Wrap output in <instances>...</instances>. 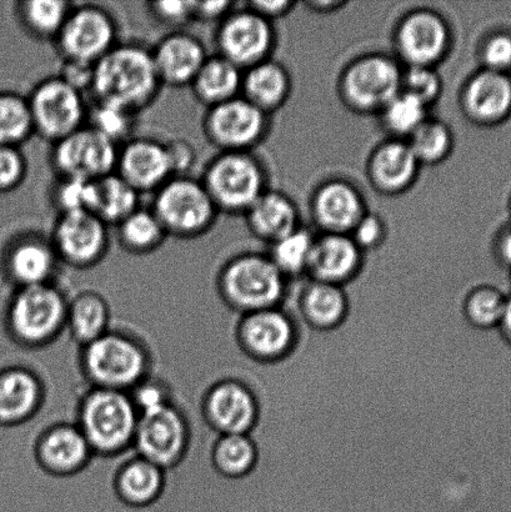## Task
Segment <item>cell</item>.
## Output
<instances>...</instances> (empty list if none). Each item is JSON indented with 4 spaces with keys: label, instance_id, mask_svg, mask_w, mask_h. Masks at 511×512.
Masks as SVG:
<instances>
[{
    "label": "cell",
    "instance_id": "obj_1",
    "mask_svg": "<svg viewBox=\"0 0 511 512\" xmlns=\"http://www.w3.org/2000/svg\"><path fill=\"white\" fill-rule=\"evenodd\" d=\"M162 88L152 49L139 43H118L94 65L89 93L93 102L138 114L157 100Z\"/></svg>",
    "mask_w": 511,
    "mask_h": 512
},
{
    "label": "cell",
    "instance_id": "obj_2",
    "mask_svg": "<svg viewBox=\"0 0 511 512\" xmlns=\"http://www.w3.org/2000/svg\"><path fill=\"white\" fill-rule=\"evenodd\" d=\"M153 366V351L147 341L128 329L112 326L79 348V373L89 388L129 393L153 374Z\"/></svg>",
    "mask_w": 511,
    "mask_h": 512
},
{
    "label": "cell",
    "instance_id": "obj_3",
    "mask_svg": "<svg viewBox=\"0 0 511 512\" xmlns=\"http://www.w3.org/2000/svg\"><path fill=\"white\" fill-rule=\"evenodd\" d=\"M74 423L95 458L114 459L133 450L139 414L128 393L88 386L75 406Z\"/></svg>",
    "mask_w": 511,
    "mask_h": 512
},
{
    "label": "cell",
    "instance_id": "obj_4",
    "mask_svg": "<svg viewBox=\"0 0 511 512\" xmlns=\"http://www.w3.org/2000/svg\"><path fill=\"white\" fill-rule=\"evenodd\" d=\"M68 301L57 283L15 289L4 309L5 334L24 350L48 348L67 331Z\"/></svg>",
    "mask_w": 511,
    "mask_h": 512
},
{
    "label": "cell",
    "instance_id": "obj_5",
    "mask_svg": "<svg viewBox=\"0 0 511 512\" xmlns=\"http://www.w3.org/2000/svg\"><path fill=\"white\" fill-rule=\"evenodd\" d=\"M220 300L240 315L279 308L287 278L268 255L244 253L229 259L218 271Z\"/></svg>",
    "mask_w": 511,
    "mask_h": 512
},
{
    "label": "cell",
    "instance_id": "obj_6",
    "mask_svg": "<svg viewBox=\"0 0 511 512\" xmlns=\"http://www.w3.org/2000/svg\"><path fill=\"white\" fill-rule=\"evenodd\" d=\"M200 180L220 214L244 215L267 190L263 165L250 152L218 153Z\"/></svg>",
    "mask_w": 511,
    "mask_h": 512
},
{
    "label": "cell",
    "instance_id": "obj_7",
    "mask_svg": "<svg viewBox=\"0 0 511 512\" xmlns=\"http://www.w3.org/2000/svg\"><path fill=\"white\" fill-rule=\"evenodd\" d=\"M168 237L195 239L212 230L219 212L202 180L173 177L154 193L152 208Z\"/></svg>",
    "mask_w": 511,
    "mask_h": 512
},
{
    "label": "cell",
    "instance_id": "obj_8",
    "mask_svg": "<svg viewBox=\"0 0 511 512\" xmlns=\"http://www.w3.org/2000/svg\"><path fill=\"white\" fill-rule=\"evenodd\" d=\"M402 77L403 69L389 55H363L340 75V98L355 113L379 114L402 92Z\"/></svg>",
    "mask_w": 511,
    "mask_h": 512
},
{
    "label": "cell",
    "instance_id": "obj_9",
    "mask_svg": "<svg viewBox=\"0 0 511 512\" xmlns=\"http://www.w3.org/2000/svg\"><path fill=\"white\" fill-rule=\"evenodd\" d=\"M34 134L55 144L87 125L88 104L84 93L63 78L40 80L27 97Z\"/></svg>",
    "mask_w": 511,
    "mask_h": 512
},
{
    "label": "cell",
    "instance_id": "obj_10",
    "mask_svg": "<svg viewBox=\"0 0 511 512\" xmlns=\"http://www.w3.org/2000/svg\"><path fill=\"white\" fill-rule=\"evenodd\" d=\"M54 44L63 62L94 67L118 44V24L98 4L73 5Z\"/></svg>",
    "mask_w": 511,
    "mask_h": 512
},
{
    "label": "cell",
    "instance_id": "obj_11",
    "mask_svg": "<svg viewBox=\"0 0 511 512\" xmlns=\"http://www.w3.org/2000/svg\"><path fill=\"white\" fill-rule=\"evenodd\" d=\"M192 439V424L184 410L175 403L139 416L133 450L134 454L169 471L187 459Z\"/></svg>",
    "mask_w": 511,
    "mask_h": 512
},
{
    "label": "cell",
    "instance_id": "obj_12",
    "mask_svg": "<svg viewBox=\"0 0 511 512\" xmlns=\"http://www.w3.org/2000/svg\"><path fill=\"white\" fill-rule=\"evenodd\" d=\"M274 44L273 23L247 5L228 14L215 32L217 54L243 72L270 59Z\"/></svg>",
    "mask_w": 511,
    "mask_h": 512
},
{
    "label": "cell",
    "instance_id": "obj_13",
    "mask_svg": "<svg viewBox=\"0 0 511 512\" xmlns=\"http://www.w3.org/2000/svg\"><path fill=\"white\" fill-rule=\"evenodd\" d=\"M268 117L240 95L207 109L203 133L219 153L250 152L267 134Z\"/></svg>",
    "mask_w": 511,
    "mask_h": 512
},
{
    "label": "cell",
    "instance_id": "obj_14",
    "mask_svg": "<svg viewBox=\"0 0 511 512\" xmlns=\"http://www.w3.org/2000/svg\"><path fill=\"white\" fill-rule=\"evenodd\" d=\"M118 152L117 144L85 125L53 144L50 163L59 179L94 182L115 172Z\"/></svg>",
    "mask_w": 511,
    "mask_h": 512
},
{
    "label": "cell",
    "instance_id": "obj_15",
    "mask_svg": "<svg viewBox=\"0 0 511 512\" xmlns=\"http://www.w3.org/2000/svg\"><path fill=\"white\" fill-rule=\"evenodd\" d=\"M109 227L93 213L59 214L50 242L60 264L77 270H88L102 263L108 254Z\"/></svg>",
    "mask_w": 511,
    "mask_h": 512
},
{
    "label": "cell",
    "instance_id": "obj_16",
    "mask_svg": "<svg viewBox=\"0 0 511 512\" xmlns=\"http://www.w3.org/2000/svg\"><path fill=\"white\" fill-rule=\"evenodd\" d=\"M200 414L210 430L219 435L252 433L259 420L257 396L242 380L223 378L205 389Z\"/></svg>",
    "mask_w": 511,
    "mask_h": 512
},
{
    "label": "cell",
    "instance_id": "obj_17",
    "mask_svg": "<svg viewBox=\"0 0 511 512\" xmlns=\"http://www.w3.org/2000/svg\"><path fill=\"white\" fill-rule=\"evenodd\" d=\"M394 38L399 58L408 67L435 68L449 53L452 30L434 10L415 9L400 19Z\"/></svg>",
    "mask_w": 511,
    "mask_h": 512
},
{
    "label": "cell",
    "instance_id": "obj_18",
    "mask_svg": "<svg viewBox=\"0 0 511 512\" xmlns=\"http://www.w3.org/2000/svg\"><path fill=\"white\" fill-rule=\"evenodd\" d=\"M33 458L44 474L67 479L87 470L95 456L74 421H57L35 438Z\"/></svg>",
    "mask_w": 511,
    "mask_h": 512
},
{
    "label": "cell",
    "instance_id": "obj_19",
    "mask_svg": "<svg viewBox=\"0 0 511 512\" xmlns=\"http://www.w3.org/2000/svg\"><path fill=\"white\" fill-rule=\"evenodd\" d=\"M235 340L248 358L259 363H275L287 358L297 343V328L279 308L240 316Z\"/></svg>",
    "mask_w": 511,
    "mask_h": 512
},
{
    "label": "cell",
    "instance_id": "obj_20",
    "mask_svg": "<svg viewBox=\"0 0 511 512\" xmlns=\"http://www.w3.org/2000/svg\"><path fill=\"white\" fill-rule=\"evenodd\" d=\"M42 375L30 366L13 364L0 369V426L17 428L32 421L47 403Z\"/></svg>",
    "mask_w": 511,
    "mask_h": 512
},
{
    "label": "cell",
    "instance_id": "obj_21",
    "mask_svg": "<svg viewBox=\"0 0 511 512\" xmlns=\"http://www.w3.org/2000/svg\"><path fill=\"white\" fill-rule=\"evenodd\" d=\"M115 173L139 194L155 193L174 177L167 142L142 137L120 145Z\"/></svg>",
    "mask_w": 511,
    "mask_h": 512
},
{
    "label": "cell",
    "instance_id": "obj_22",
    "mask_svg": "<svg viewBox=\"0 0 511 512\" xmlns=\"http://www.w3.org/2000/svg\"><path fill=\"white\" fill-rule=\"evenodd\" d=\"M2 265L5 280L15 290L55 283L60 261L49 238L29 233L13 240Z\"/></svg>",
    "mask_w": 511,
    "mask_h": 512
},
{
    "label": "cell",
    "instance_id": "obj_23",
    "mask_svg": "<svg viewBox=\"0 0 511 512\" xmlns=\"http://www.w3.org/2000/svg\"><path fill=\"white\" fill-rule=\"evenodd\" d=\"M462 110L480 127H498L511 118V75L480 68L464 84Z\"/></svg>",
    "mask_w": 511,
    "mask_h": 512
},
{
    "label": "cell",
    "instance_id": "obj_24",
    "mask_svg": "<svg viewBox=\"0 0 511 512\" xmlns=\"http://www.w3.org/2000/svg\"><path fill=\"white\" fill-rule=\"evenodd\" d=\"M310 209L314 223L325 234L349 235L368 213L363 194L344 179H332L320 185Z\"/></svg>",
    "mask_w": 511,
    "mask_h": 512
},
{
    "label": "cell",
    "instance_id": "obj_25",
    "mask_svg": "<svg viewBox=\"0 0 511 512\" xmlns=\"http://www.w3.org/2000/svg\"><path fill=\"white\" fill-rule=\"evenodd\" d=\"M153 62L163 87H190L208 59L207 48L195 35L175 30L152 48Z\"/></svg>",
    "mask_w": 511,
    "mask_h": 512
},
{
    "label": "cell",
    "instance_id": "obj_26",
    "mask_svg": "<svg viewBox=\"0 0 511 512\" xmlns=\"http://www.w3.org/2000/svg\"><path fill=\"white\" fill-rule=\"evenodd\" d=\"M167 473L152 461L134 454L124 460L113 476L115 500L124 509L142 511L154 508L163 499Z\"/></svg>",
    "mask_w": 511,
    "mask_h": 512
},
{
    "label": "cell",
    "instance_id": "obj_27",
    "mask_svg": "<svg viewBox=\"0 0 511 512\" xmlns=\"http://www.w3.org/2000/svg\"><path fill=\"white\" fill-rule=\"evenodd\" d=\"M420 167L407 140L390 138L370 154L367 174L377 192L400 195L417 182Z\"/></svg>",
    "mask_w": 511,
    "mask_h": 512
},
{
    "label": "cell",
    "instance_id": "obj_28",
    "mask_svg": "<svg viewBox=\"0 0 511 512\" xmlns=\"http://www.w3.org/2000/svg\"><path fill=\"white\" fill-rule=\"evenodd\" d=\"M362 250L347 234L315 237L308 275L312 280L343 286L362 270Z\"/></svg>",
    "mask_w": 511,
    "mask_h": 512
},
{
    "label": "cell",
    "instance_id": "obj_29",
    "mask_svg": "<svg viewBox=\"0 0 511 512\" xmlns=\"http://www.w3.org/2000/svg\"><path fill=\"white\" fill-rule=\"evenodd\" d=\"M249 232L269 245L300 227L297 205L284 193L265 190L244 214Z\"/></svg>",
    "mask_w": 511,
    "mask_h": 512
},
{
    "label": "cell",
    "instance_id": "obj_30",
    "mask_svg": "<svg viewBox=\"0 0 511 512\" xmlns=\"http://www.w3.org/2000/svg\"><path fill=\"white\" fill-rule=\"evenodd\" d=\"M112 328V310L103 294L83 290L69 298L67 331L70 338L82 348Z\"/></svg>",
    "mask_w": 511,
    "mask_h": 512
},
{
    "label": "cell",
    "instance_id": "obj_31",
    "mask_svg": "<svg viewBox=\"0 0 511 512\" xmlns=\"http://www.w3.org/2000/svg\"><path fill=\"white\" fill-rule=\"evenodd\" d=\"M292 92L287 69L272 59L254 65L243 73L242 97L254 107L270 114L282 108Z\"/></svg>",
    "mask_w": 511,
    "mask_h": 512
},
{
    "label": "cell",
    "instance_id": "obj_32",
    "mask_svg": "<svg viewBox=\"0 0 511 512\" xmlns=\"http://www.w3.org/2000/svg\"><path fill=\"white\" fill-rule=\"evenodd\" d=\"M243 70L220 55H209L190 88L205 108L229 102L242 93Z\"/></svg>",
    "mask_w": 511,
    "mask_h": 512
},
{
    "label": "cell",
    "instance_id": "obj_33",
    "mask_svg": "<svg viewBox=\"0 0 511 512\" xmlns=\"http://www.w3.org/2000/svg\"><path fill=\"white\" fill-rule=\"evenodd\" d=\"M139 199L140 194L137 190L114 172L92 182L89 212L108 227H117L140 208Z\"/></svg>",
    "mask_w": 511,
    "mask_h": 512
},
{
    "label": "cell",
    "instance_id": "obj_34",
    "mask_svg": "<svg viewBox=\"0 0 511 512\" xmlns=\"http://www.w3.org/2000/svg\"><path fill=\"white\" fill-rule=\"evenodd\" d=\"M300 309L314 328L332 330L347 318L349 304L343 286L312 280L303 290Z\"/></svg>",
    "mask_w": 511,
    "mask_h": 512
},
{
    "label": "cell",
    "instance_id": "obj_35",
    "mask_svg": "<svg viewBox=\"0 0 511 512\" xmlns=\"http://www.w3.org/2000/svg\"><path fill=\"white\" fill-rule=\"evenodd\" d=\"M257 444L248 434L219 435L210 450V463L225 479L248 476L258 464Z\"/></svg>",
    "mask_w": 511,
    "mask_h": 512
},
{
    "label": "cell",
    "instance_id": "obj_36",
    "mask_svg": "<svg viewBox=\"0 0 511 512\" xmlns=\"http://www.w3.org/2000/svg\"><path fill=\"white\" fill-rule=\"evenodd\" d=\"M73 5L67 0H24L17 4L15 12L30 37L54 43Z\"/></svg>",
    "mask_w": 511,
    "mask_h": 512
},
{
    "label": "cell",
    "instance_id": "obj_37",
    "mask_svg": "<svg viewBox=\"0 0 511 512\" xmlns=\"http://www.w3.org/2000/svg\"><path fill=\"white\" fill-rule=\"evenodd\" d=\"M115 229L120 247L133 255L157 252L168 238L152 209L138 208Z\"/></svg>",
    "mask_w": 511,
    "mask_h": 512
},
{
    "label": "cell",
    "instance_id": "obj_38",
    "mask_svg": "<svg viewBox=\"0 0 511 512\" xmlns=\"http://www.w3.org/2000/svg\"><path fill=\"white\" fill-rule=\"evenodd\" d=\"M420 165H437L449 158L454 148V135L447 123L437 118L424 123L407 139Z\"/></svg>",
    "mask_w": 511,
    "mask_h": 512
},
{
    "label": "cell",
    "instance_id": "obj_39",
    "mask_svg": "<svg viewBox=\"0 0 511 512\" xmlns=\"http://www.w3.org/2000/svg\"><path fill=\"white\" fill-rule=\"evenodd\" d=\"M314 240L308 229L299 227L270 245L269 259L287 279L307 274Z\"/></svg>",
    "mask_w": 511,
    "mask_h": 512
},
{
    "label": "cell",
    "instance_id": "obj_40",
    "mask_svg": "<svg viewBox=\"0 0 511 512\" xmlns=\"http://www.w3.org/2000/svg\"><path fill=\"white\" fill-rule=\"evenodd\" d=\"M34 135L32 114L27 97L0 93V145L20 147Z\"/></svg>",
    "mask_w": 511,
    "mask_h": 512
},
{
    "label": "cell",
    "instance_id": "obj_41",
    "mask_svg": "<svg viewBox=\"0 0 511 512\" xmlns=\"http://www.w3.org/2000/svg\"><path fill=\"white\" fill-rule=\"evenodd\" d=\"M428 109L418 99L400 92L379 115L390 138L407 140L429 117Z\"/></svg>",
    "mask_w": 511,
    "mask_h": 512
},
{
    "label": "cell",
    "instance_id": "obj_42",
    "mask_svg": "<svg viewBox=\"0 0 511 512\" xmlns=\"http://www.w3.org/2000/svg\"><path fill=\"white\" fill-rule=\"evenodd\" d=\"M508 296L492 285L473 289L465 299L464 313L475 328L490 330L499 328Z\"/></svg>",
    "mask_w": 511,
    "mask_h": 512
},
{
    "label": "cell",
    "instance_id": "obj_43",
    "mask_svg": "<svg viewBox=\"0 0 511 512\" xmlns=\"http://www.w3.org/2000/svg\"><path fill=\"white\" fill-rule=\"evenodd\" d=\"M135 117L137 114L115 105L93 102L88 105L87 127L120 147L132 139Z\"/></svg>",
    "mask_w": 511,
    "mask_h": 512
},
{
    "label": "cell",
    "instance_id": "obj_44",
    "mask_svg": "<svg viewBox=\"0 0 511 512\" xmlns=\"http://www.w3.org/2000/svg\"><path fill=\"white\" fill-rule=\"evenodd\" d=\"M402 92L430 108L443 92L442 78L435 68L408 67L403 70Z\"/></svg>",
    "mask_w": 511,
    "mask_h": 512
},
{
    "label": "cell",
    "instance_id": "obj_45",
    "mask_svg": "<svg viewBox=\"0 0 511 512\" xmlns=\"http://www.w3.org/2000/svg\"><path fill=\"white\" fill-rule=\"evenodd\" d=\"M128 394L139 416L154 413L175 404L173 390L168 381L154 374L140 381Z\"/></svg>",
    "mask_w": 511,
    "mask_h": 512
},
{
    "label": "cell",
    "instance_id": "obj_46",
    "mask_svg": "<svg viewBox=\"0 0 511 512\" xmlns=\"http://www.w3.org/2000/svg\"><path fill=\"white\" fill-rule=\"evenodd\" d=\"M479 59L483 69L511 75V30L489 33L480 44Z\"/></svg>",
    "mask_w": 511,
    "mask_h": 512
},
{
    "label": "cell",
    "instance_id": "obj_47",
    "mask_svg": "<svg viewBox=\"0 0 511 512\" xmlns=\"http://www.w3.org/2000/svg\"><path fill=\"white\" fill-rule=\"evenodd\" d=\"M92 182L78 179H58L54 188L53 202L59 214L83 212L90 208Z\"/></svg>",
    "mask_w": 511,
    "mask_h": 512
},
{
    "label": "cell",
    "instance_id": "obj_48",
    "mask_svg": "<svg viewBox=\"0 0 511 512\" xmlns=\"http://www.w3.org/2000/svg\"><path fill=\"white\" fill-rule=\"evenodd\" d=\"M27 173L28 163L22 150L12 145H0V193L18 189Z\"/></svg>",
    "mask_w": 511,
    "mask_h": 512
},
{
    "label": "cell",
    "instance_id": "obj_49",
    "mask_svg": "<svg viewBox=\"0 0 511 512\" xmlns=\"http://www.w3.org/2000/svg\"><path fill=\"white\" fill-rule=\"evenodd\" d=\"M193 0L148 3L149 13L160 24L179 30L194 20Z\"/></svg>",
    "mask_w": 511,
    "mask_h": 512
},
{
    "label": "cell",
    "instance_id": "obj_50",
    "mask_svg": "<svg viewBox=\"0 0 511 512\" xmlns=\"http://www.w3.org/2000/svg\"><path fill=\"white\" fill-rule=\"evenodd\" d=\"M349 235L358 248L365 253L382 247L387 239L388 229L378 214L368 212Z\"/></svg>",
    "mask_w": 511,
    "mask_h": 512
},
{
    "label": "cell",
    "instance_id": "obj_51",
    "mask_svg": "<svg viewBox=\"0 0 511 512\" xmlns=\"http://www.w3.org/2000/svg\"><path fill=\"white\" fill-rule=\"evenodd\" d=\"M170 163L174 177H184L193 168L197 154L192 143L184 139H173L167 142Z\"/></svg>",
    "mask_w": 511,
    "mask_h": 512
},
{
    "label": "cell",
    "instance_id": "obj_52",
    "mask_svg": "<svg viewBox=\"0 0 511 512\" xmlns=\"http://www.w3.org/2000/svg\"><path fill=\"white\" fill-rule=\"evenodd\" d=\"M235 3L227 2V0H219V2H195L194 3V20L203 23H217L227 17L235 9Z\"/></svg>",
    "mask_w": 511,
    "mask_h": 512
},
{
    "label": "cell",
    "instance_id": "obj_53",
    "mask_svg": "<svg viewBox=\"0 0 511 512\" xmlns=\"http://www.w3.org/2000/svg\"><path fill=\"white\" fill-rule=\"evenodd\" d=\"M249 9L254 10L260 17H263L273 23L274 19L283 18L294 7V3L288 0H255L247 4Z\"/></svg>",
    "mask_w": 511,
    "mask_h": 512
},
{
    "label": "cell",
    "instance_id": "obj_54",
    "mask_svg": "<svg viewBox=\"0 0 511 512\" xmlns=\"http://www.w3.org/2000/svg\"><path fill=\"white\" fill-rule=\"evenodd\" d=\"M495 258L500 264L511 269V223L499 230L497 238L494 240Z\"/></svg>",
    "mask_w": 511,
    "mask_h": 512
},
{
    "label": "cell",
    "instance_id": "obj_55",
    "mask_svg": "<svg viewBox=\"0 0 511 512\" xmlns=\"http://www.w3.org/2000/svg\"><path fill=\"white\" fill-rule=\"evenodd\" d=\"M498 329L505 341L511 345V295L508 296L507 305H505L503 318Z\"/></svg>",
    "mask_w": 511,
    "mask_h": 512
},
{
    "label": "cell",
    "instance_id": "obj_56",
    "mask_svg": "<svg viewBox=\"0 0 511 512\" xmlns=\"http://www.w3.org/2000/svg\"><path fill=\"white\" fill-rule=\"evenodd\" d=\"M347 3L339 2V0H317V2H309L307 3L310 9H313L314 12L319 13H327L334 12V10H338L343 8V5Z\"/></svg>",
    "mask_w": 511,
    "mask_h": 512
},
{
    "label": "cell",
    "instance_id": "obj_57",
    "mask_svg": "<svg viewBox=\"0 0 511 512\" xmlns=\"http://www.w3.org/2000/svg\"><path fill=\"white\" fill-rule=\"evenodd\" d=\"M509 215H510V223H511V195L509 199Z\"/></svg>",
    "mask_w": 511,
    "mask_h": 512
},
{
    "label": "cell",
    "instance_id": "obj_58",
    "mask_svg": "<svg viewBox=\"0 0 511 512\" xmlns=\"http://www.w3.org/2000/svg\"><path fill=\"white\" fill-rule=\"evenodd\" d=\"M510 283H511V269H510Z\"/></svg>",
    "mask_w": 511,
    "mask_h": 512
}]
</instances>
